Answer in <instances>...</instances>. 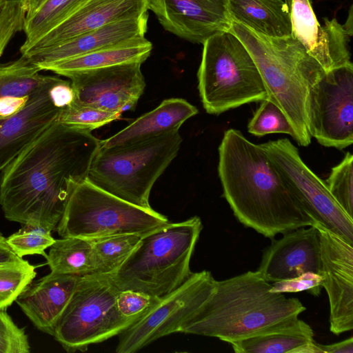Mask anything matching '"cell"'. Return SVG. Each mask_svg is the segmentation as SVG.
<instances>
[{
    "instance_id": "6da1fadb",
    "label": "cell",
    "mask_w": 353,
    "mask_h": 353,
    "mask_svg": "<svg viewBox=\"0 0 353 353\" xmlns=\"http://www.w3.org/2000/svg\"><path fill=\"white\" fill-rule=\"evenodd\" d=\"M101 141L91 131L57 121L0 174L5 217L56 230L73 188L88 178Z\"/></svg>"
},
{
    "instance_id": "7a4b0ae2",
    "label": "cell",
    "mask_w": 353,
    "mask_h": 353,
    "mask_svg": "<svg viewBox=\"0 0 353 353\" xmlns=\"http://www.w3.org/2000/svg\"><path fill=\"white\" fill-rule=\"evenodd\" d=\"M218 174L235 217L264 236L272 239L314 223L261 144L251 142L238 130L223 133Z\"/></svg>"
},
{
    "instance_id": "3957f363",
    "label": "cell",
    "mask_w": 353,
    "mask_h": 353,
    "mask_svg": "<svg viewBox=\"0 0 353 353\" xmlns=\"http://www.w3.org/2000/svg\"><path fill=\"white\" fill-rule=\"evenodd\" d=\"M271 287L257 271L214 279L209 296L180 332L230 343L297 318L305 310L298 299L271 292Z\"/></svg>"
},
{
    "instance_id": "277c9868",
    "label": "cell",
    "mask_w": 353,
    "mask_h": 353,
    "mask_svg": "<svg viewBox=\"0 0 353 353\" xmlns=\"http://www.w3.org/2000/svg\"><path fill=\"white\" fill-rule=\"evenodd\" d=\"M228 32L250 52L265 85L268 99L286 115L294 128L295 141L308 146L311 137L307 128V94L325 71L292 35L268 37L234 21Z\"/></svg>"
},
{
    "instance_id": "5b68a950",
    "label": "cell",
    "mask_w": 353,
    "mask_h": 353,
    "mask_svg": "<svg viewBox=\"0 0 353 353\" xmlns=\"http://www.w3.org/2000/svg\"><path fill=\"white\" fill-rule=\"evenodd\" d=\"M203 229L192 216L144 233L137 247L110 276L119 291L134 290L161 298L191 274L190 263Z\"/></svg>"
},
{
    "instance_id": "8992f818",
    "label": "cell",
    "mask_w": 353,
    "mask_h": 353,
    "mask_svg": "<svg viewBox=\"0 0 353 353\" xmlns=\"http://www.w3.org/2000/svg\"><path fill=\"white\" fill-rule=\"evenodd\" d=\"M182 142L179 130L145 140L99 147L88 179L110 194L138 207L152 210L151 190L176 156Z\"/></svg>"
},
{
    "instance_id": "52a82bcc",
    "label": "cell",
    "mask_w": 353,
    "mask_h": 353,
    "mask_svg": "<svg viewBox=\"0 0 353 353\" xmlns=\"http://www.w3.org/2000/svg\"><path fill=\"white\" fill-rule=\"evenodd\" d=\"M197 78L203 106L209 114H219L268 99L252 56L230 32L216 33L203 43Z\"/></svg>"
},
{
    "instance_id": "ba28073f",
    "label": "cell",
    "mask_w": 353,
    "mask_h": 353,
    "mask_svg": "<svg viewBox=\"0 0 353 353\" xmlns=\"http://www.w3.org/2000/svg\"><path fill=\"white\" fill-rule=\"evenodd\" d=\"M164 215L118 198L88 178L71 191L56 231L61 237L93 239L123 234H144L169 223Z\"/></svg>"
},
{
    "instance_id": "9c48e42d",
    "label": "cell",
    "mask_w": 353,
    "mask_h": 353,
    "mask_svg": "<svg viewBox=\"0 0 353 353\" xmlns=\"http://www.w3.org/2000/svg\"><path fill=\"white\" fill-rule=\"evenodd\" d=\"M119 292L110 274L81 276L53 335L65 351L85 352L89 345L119 335L137 321L119 312Z\"/></svg>"
},
{
    "instance_id": "30bf717a",
    "label": "cell",
    "mask_w": 353,
    "mask_h": 353,
    "mask_svg": "<svg viewBox=\"0 0 353 353\" xmlns=\"http://www.w3.org/2000/svg\"><path fill=\"white\" fill-rule=\"evenodd\" d=\"M303 209L315 222L353 245V219L341 208L327 185L303 161L286 138L261 143Z\"/></svg>"
},
{
    "instance_id": "8fae6325",
    "label": "cell",
    "mask_w": 353,
    "mask_h": 353,
    "mask_svg": "<svg viewBox=\"0 0 353 353\" xmlns=\"http://www.w3.org/2000/svg\"><path fill=\"white\" fill-rule=\"evenodd\" d=\"M310 136L339 150L353 142V64L325 72L310 88L306 103Z\"/></svg>"
},
{
    "instance_id": "7c38bea8",
    "label": "cell",
    "mask_w": 353,
    "mask_h": 353,
    "mask_svg": "<svg viewBox=\"0 0 353 353\" xmlns=\"http://www.w3.org/2000/svg\"><path fill=\"white\" fill-rule=\"evenodd\" d=\"M214 281L209 271L192 272L180 286L161 297L145 314L119 334L116 352H136L161 337L180 332L209 296Z\"/></svg>"
},
{
    "instance_id": "4fadbf2b",
    "label": "cell",
    "mask_w": 353,
    "mask_h": 353,
    "mask_svg": "<svg viewBox=\"0 0 353 353\" xmlns=\"http://www.w3.org/2000/svg\"><path fill=\"white\" fill-rule=\"evenodd\" d=\"M141 66L130 63L70 74L72 103L120 114L134 110L145 88Z\"/></svg>"
},
{
    "instance_id": "5bb4252c",
    "label": "cell",
    "mask_w": 353,
    "mask_h": 353,
    "mask_svg": "<svg viewBox=\"0 0 353 353\" xmlns=\"http://www.w3.org/2000/svg\"><path fill=\"white\" fill-rule=\"evenodd\" d=\"M322 286L330 304V330L336 335L353 329V245L319 222Z\"/></svg>"
},
{
    "instance_id": "9a60e30c",
    "label": "cell",
    "mask_w": 353,
    "mask_h": 353,
    "mask_svg": "<svg viewBox=\"0 0 353 353\" xmlns=\"http://www.w3.org/2000/svg\"><path fill=\"white\" fill-rule=\"evenodd\" d=\"M291 21V35L326 72L351 63L349 49L352 32L336 18L316 19L311 0H284Z\"/></svg>"
},
{
    "instance_id": "2e32d148",
    "label": "cell",
    "mask_w": 353,
    "mask_h": 353,
    "mask_svg": "<svg viewBox=\"0 0 353 353\" xmlns=\"http://www.w3.org/2000/svg\"><path fill=\"white\" fill-rule=\"evenodd\" d=\"M163 28L192 43L228 32L231 25L222 0H147Z\"/></svg>"
},
{
    "instance_id": "e0dca14e",
    "label": "cell",
    "mask_w": 353,
    "mask_h": 353,
    "mask_svg": "<svg viewBox=\"0 0 353 353\" xmlns=\"http://www.w3.org/2000/svg\"><path fill=\"white\" fill-rule=\"evenodd\" d=\"M57 78L50 76L31 94L19 112L0 119V172L46 129L58 121L64 109L54 103L50 94Z\"/></svg>"
},
{
    "instance_id": "ac0fdd59",
    "label": "cell",
    "mask_w": 353,
    "mask_h": 353,
    "mask_svg": "<svg viewBox=\"0 0 353 353\" xmlns=\"http://www.w3.org/2000/svg\"><path fill=\"white\" fill-rule=\"evenodd\" d=\"M300 228L283 234L263 252L257 272L268 282H276L305 272L319 274L320 242L314 225Z\"/></svg>"
},
{
    "instance_id": "d6986e66",
    "label": "cell",
    "mask_w": 353,
    "mask_h": 353,
    "mask_svg": "<svg viewBox=\"0 0 353 353\" xmlns=\"http://www.w3.org/2000/svg\"><path fill=\"white\" fill-rule=\"evenodd\" d=\"M147 12V0H85L42 36L28 51L54 46L109 23L139 17Z\"/></svg>"
},
{
    "instance_id": "ffe728a7",
    "label": "cell",
    "mask_w": 353,
    "mask_h": 353,
    "mask_svg": "<svg viewBox=\"0 0 353 353\" xmlns=\"http://www.w3.org/2000/svg\"><path fill=\"white\" fill-rule=\"evenodd\" d=\"M148 12L105 25L59 44L32 50L21 54L35 64L47 63L81 56L130 39L144 37L148 30Z\"/></svg>"
},
{
    "instance_id": "44dd1931",
    "label": "cell",
    "mask_w": 353,
    "mask_h": 353,
    "mask_svg": "<svg viewBox=\"0 0 353 353\" xmlns=\"http://www.w3.org/2000/svg\"><path fill=\"white\" fill-rule=\"evenodd\" d=\"M80 278L50 272L29 284L15 301L38 330L53 336Z\"/></svg>"
},
{
    "instance_id": "7402d4cb",
    "label": "cell",
    "mask_w": 353,
    "mask_h": 353,
    "mask_svg": "<svg viewBox=\"0 0 353 353\" xmlns=\"http://www.w3.org/2000/svg\"><path fill=\"white\" fill-rule=\"evenodd\" d=\"M197 113V108L183 99H165L153 110L138 117L112 137L101 141L100 146L110 148L130 143L179 130L186 120Z\"/></svg>"
},
{
    "instance_id": "603a6c76",
    "label": "cell",
    "mask_w": 353,
    "mask_h": 353,
    "mask_svg": "<svg viewBox=\"0 0 353 353\" xmlns=\"http://www.w3.org/2000/svg\"><path fill=\"white\" fill-rule=\"evenodd\" d=\"M152 50V43L144 37L81 56L36 65L41 70H49L66 77L70 74L88 70L130 63L142 64L150 57Z\"/></svg>"
},
{
    "instance_id": "cb8c5ba5",
    "label": "cell",
    "mask_w": 353,
    "mask_h": 353,
    "mask_svg": "<svg viewBox=\"0 0 353 353\" xmlns=\"http://www.w3.org/2000/svg\"><path fill=\"white\" fill-rule=\"evenodd\" d=\"M231 21L272 37L291 35L289 8L284 0H222Z\"/></svg>"
},
{
    "instance_id": "d4e9b609",
    "label": "cell",
    "mask_w": 353,
    "mask_h": 353,
    "mask_svg": "<svg viewBox=\"0 0 353 353\" xmlns=\"http://www.w3.org/2000/svg\"><path fill=\"white\" fill-rule=\"evenodd\" d=\"M314 333L299 317L230 343L236 353H300L312 343Z\"/></svg>"
},
{
    "instance_id": "484cf974",
    "label": "cell",
    "mask_w": 353,
    "mask_h": 353,
    "mask_svg": "<svg viewBox=\"0 0 353 353\" xmlns=\"http://www.w3.org/2000/svg\"><path fill=\"white\" fill-rule=\"evenodd\" d=\"M46 256L51 272L80 276L97 273L92 240L76 236L55 239Z\"/></svg>"
},
{
    "instance_id": "4316f807",
    "label": "cell",
    "mask_w": 353,
    "mask_h": 353,
    "mask_svg": "<svg viewBox=\"0 0 353 353\" xmlns=\"http://www.w3.org/2000/svg\"><path fill=\"white\" fill-rule=\"evenodd\" d=\"M85 0H45L38 8L27 13L23 32L26 40L20 47L21 54L28 51L45 34L60 23Z\"/></svg>"
},
{
    "instance_id": "83f0119b",
    "label": "cell",
    "mask_w": 353,
    "mask_h": 353,
    "mask_svg": "<svg viewBox=\"0 0 353 353\" xmlns=\"http://www.w3.org/2000/svg\"><path fill=\"white\" fill-rule=\"evenodd\" d=\"M28 57L0 64V101L8 97H29L50 79Z\"/></svg>"
},
{
    "instance_id": "f1b7e54d",
    "label": "cell",
    "mask_w": 353,
    "mask_h": 353,
    "mask_svg": "<svg viewBox=\"0 0 353 353\" xmlns=\"http://www.w3.org/2000/svg\"><path fill=\"white\" fill-rule=\"evenodd\" d=\"M143 234H123L92 240L97 273L115 272L137 247Z\"/></svg>"
},
{
    "instance_id": "f546056e",
    "label": "cell",
    "mask_w": 353,
    "mask_h": 353,
    "mask_svg": "<svg viewBox=\"0 0 353 353\" xmlns=\"http://www.w3.org/2000/svg\"><path fill=\"white\" fill-rule=\"evenodd\" d=\"M37 275L35 266L23 259L0 265V310H6Z\"/></svg>"
},
{
    "instance_id": "4dcf8cb0",
    "label": "cell",
    "mask_w": 353,
    "mask_h": 353,
    "mask_svg": "<svg viewBox=\"0 0 353 353\" xmlns=\"http://www.w3.org/2000/svg\"><path fill=\"white\" fill-rule=\"evenodd\" d=\"M249 133L263 137L283 133L295 138V132L283 111L269 99L261 101L248 125Z\"/></svg>"
},
{
    "instance_id": "1f68e13d",
    "label": "cell",
    "mask_w": 353,
    "mask_h": 353,
    "mask_svg": "<svg viewBox=\"0 0 353 353\" xmlns=\"http://www.w3.org/2000/svg\"><path fill=\"white\" fill-rule=\"evenodd\" d=\"M325 183L338 204L353 219V156L350 152L332 168Z\"/></svg>"
},
{
    "instance_id": "d6a6232c",
    "label": "cell",
    "mask_w": 353,
    "mask_h": 353,
    "mask_svg": "<svg viewBox=\"0 0 353 353\" xmlns=\"http://www.w3.org/2000/svg\"><path fill=\"white\" fill-rule=\"evenodd\" d=\"M51 232V230L39 225L24 224L23 227L6 238V240L20 258L33 254L46 257V250L55 241Z\"/></svg>"
},
{
    "instance_id": "836d02e7",
    "label": "cell",
    "mask_w": 353,
    "mask_h": 353,
    "mask_svg": "<svg viewBox=\"0 0 353 353\" xmlns=\"http://www.w3.org/2000/svg\"><path fill=\"white\" fill-rule=\"evenodd\" d=\"M121 114L72 103L61 113L58 121L92 131L119 119Z\"/></svg>"
},
{
    "instance_id": "e575fe53",
    "label": "cell",
    "mask_w": 353,
    "mask_h": 353,
    "mask_svg": "<svg viewBox=\"0 0 353 353\" xmlns=\"http://www.w3.org/2000/svg\"><path fill=\"white\" fill-rule=\"evenodd\" d=\"M26 13L23 0H0V58L13 36L23 30Z\"/></svg>"
},
{
    "instance_id": "d590c367",
    "label": "cell",
    "mask_w": 353,
    "mask_h": 353,
    "mask_svg": "<svg viewBox=\"0 0 353 353\" xmlns=\"http://www.w3.org/2000/svg\"><path fill=\"white\" fill-rule=\"evenodd\" d=\"M28 335L19 327L6 310H0V353H28Z\"/></svg>"
},
{
    "instance_id": "8d00e7d4",
    "label": "cell",
    "mask_w": 353,
    "mask_h": 353,
    "mask_svg": "<svg viewBox=\"0 0 353 353\" xmlns=\"http://www.w3.org/2000/svg\"><path fill=\"white\" fill-rule=\"evenodd\" d=\"M160 299L141 292L123 290L117 294L116 305L123 316L138 320L158 303Z\"/></svg>"
},
{
    "instance_id": "74e56055",
    "label": "cell",
    "mask_w": 353,
    "mask_h": 353,
    "mask_svg": "<svg viewBox=\"0 0 353 353\" xmlns=\"http://www.w3.org/2000/svg\"><path fill=\"white\" fill-rule=\"evenodd\" d=\"M322 288L321 275L307 272L298 276L273 282L270 291L281 294L307 291L314 296H318L320 294Z\"/></svg>"
},
{
    "instance_id": "f35d334b",
    "label": "cell",
    "mask_w": 353,
    "mask_h": 353,
    "mask_svg": "<svg viewBox=\"0 0 353 353\" xmlns=\"http://www.w3.org/2000/svg\"><path fill=\"white\" fill-rule=\"evenodd\" d=\"M319 353H353V337L330 345L317 343Z\"/></svg>"
},
{
    "instance_id": "ab89813d",
    "label": "cell",
    "mask_w": 353,
    "mask_h": 353,
    "mask_svg": "<svg viewBox=\"0 0 353 353\" xmlns=\"http://www.w3.org/2000/svg\"><path fill=\"white\" fill-rule=\"evenodd\" d=\"M22 259L12 250L6 238L0 232V265Z\"/></svg>"
},
{
    "instance_id": "60d3db41",
    "label": "cell",
    "mask_w": 353,
    "mask_h": 353,
    "mask_svg": "<svg viewBox=\"0 0 353 353\" xmlns=\"http://www.w3.org/2000/svg\"><path fill=\"white\" fill-rule=\"evenodd\" d=\"M45 0H27L25 3L27 13L31 12L38 8ZM26 13V14H27Z\"/></svg>"
},
{
    "instance_id": "b9f144b4",
    "label": "cell",
    "mask_w": 353,
    "mask_h": 353,
    "mask_svg": "<svg viewBox=\"0 0 353 353\" xmlns=\"http://www.w3.org/2000/svg\"><path fill=\"white\" fill-rule=\"evenodd\" d=\"M24 2H26L27 0H23Z\"/></svg>"
}]
</instances>
